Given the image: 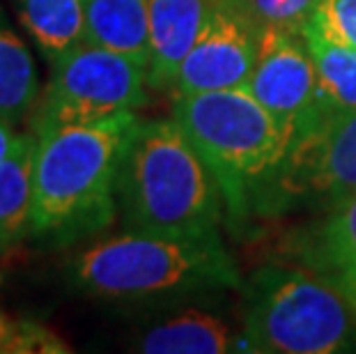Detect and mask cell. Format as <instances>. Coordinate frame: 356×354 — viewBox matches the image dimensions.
<instances>
[{"mask_svg": "<svg viewBox=\"0 0 356 354\" xmlns=\"http://www.w3.org/2000/svg\"><path fill=\"white\" fill-rule=\"evenodd\" d=\"M72 348L60 334L30 318H14L0 308V354H67Z\"/></svg>", "mask_w": 356, "mask_h": 354, "instance_id": "cell-18", "label": "cell"}, {"mask_svg": "<svg viewBox=\"0 0 356 354\" xmlns=\"http://www.w3.org/2000/svg\"><path fill=\"white\" fill-rule=\"evenodd\" d=\"M260 35L262 28L239 0H214L200 35L177 70L172 99L246 88L257 60Z\"/></svg>", "mask_w": 356, "mask_h": 354, "instance_id": "cell-9", "label": "cell"}, {"mask_svg": "<svg viewBox=\"0 0 356 354\" xmlns=\"http://www.w3.org/2000/svg\"><path fill=\"white\" fill-rule=\"evenodd\" d=\"M138 120L131 111L35 134L30 239L37 246L72 248L115 223L120 170Z\"/></svg>", "mask_w": 356, "mask_h": 354, "instance_id": "cell-1", "label": "cell"}, {"mask_svg": "<svg viewBox=\"0 0 356 354\" xmlns=\"http://www.w3.org/2000/svg\"><path fill=\"white\" fill-rule=\"evenodd\" d=\"M241 334L246 352H356V308L308 267H257L241 283Z\"/></svg>", "mask_w": 356, "mask_h": 354, "instance_id": "cell-5", "label": "cell"}, {"mask_svg": "<svg viewBox=\"0 0 356 354\" xmlns=\"http://www.w3.org/2000/svg\"><path fill=\"white\" fill-rule=\"evenodd\" d=\"M329 115L356 111V49L336 40L310 21L304 30Z\"/></svg>", "mask_w": 356, "mask_h": 354, "instance_id": "cell-17", "label": "cell"}, {"mask_svg": "<svg viewBox=\"0 0 356 354\" xmlns=\"http://www.w3.org/2000/svg\"><path fill=\"white\" fill-rule=\"evenodd\" d=\"M356 195V111L331 113L294 136L255 200L253 218L310 216Z\"/></svg>", "mask_w": 356, "mask_h": 354, "instance_id": "cell-6", "label": "cell"}, {"mask_svg": "<svg viewBox=\"0 0 356 354\" xmlns=\"http://www.w3.org/2000/svg\"><path fill=\"white\" fill-rule=\"evenodd\" d=\"M35 147V134L21 131L12 154L0 163V258L30 239Z\"/></svg>", "mask_w": 356, "mask_h": 354, "instance_id": "cell-14", "label": "cell"}, {"mask_svg": "<svg viewBox=\"0 0 356 354\" xmlns=\"http://www.w3.org/2000/svg\"><path fill=\"white\" fill-rule=\"evenodd\" d=\"M86 42L115 51L149 70V3L147 0H86L83 3Z\"/></svg>", "mask_w": 356, "mask_h": 354, "instance_id": "cell-13", "label": "cell"}, {"mask_svg": "<svg viewBox=\"0 0 356 354\" xmlns=\"http://www.w3.org/2000/svg\"><path fill=\"white\" fill-rule=\"evenodd\" d=\"M262 30L304 33L322 0H239Z\"/></svg>", "mask_w": 356, "mask_h": 354, "instance_id": "cell-19", "label": "cell"}, {"mask_svg": "<svg viewBox=\"0 0 356 354\" xmlns=\"http://www.w3.org/2000/svg\"><path fill=\"white\" fill-rule=\"evenodd\" d=\"M246 90L283 124L290 138L329 115L304 33L262 30Z\"/></svg>", "mask_w": 356, "mask_h": 354, "instance_id": "cell-8", "label": "cell"}, {"mask_svg": "<svg viewBox=\"0 0 356 354\" xmlns=\"http://www.w3.org/2000/svg\"><path fill=\"white\" fill-rule=\"evenodd\" d=\"M131 350L145 354H225L246 352L241 322L218 308V295L170 304L131 338Z\"/></svg>", "mask_w": 356, "mask_h": 354, "instance_id": "cell-10", "label": "cell"}, {"mask_svg": "<svg viewBox=\"0 0 356 354\" xmlns=\"http://www.w3.org/2000/svg\"><path fill=\"white\" fill-rule=\"evenodd\" d=\"M19 136H21V131L17 129V122L0 113V163L12 154Z\"/></svg>", "mask_w": 356, "mask_h": 354, "instance_id": "cell-21", "label": "cell"}, {"mask_svg": "<svg viewBox=\"0 0 356 354\" xmlns=\"http://www.w3.org/2000/svg\"><path fill=\"white\" fill-rule=\"evenodd\" d=\"M310 21L356 49V0H322Z\"/></svg>", "mask_w": 356, "mask_h": 354, "instance_id": "cell-20", "label": "cell"}, {"mask_svg": "<svg viewBox=\"0 0 356 354\" xmlns=\"http://www.w3.org/2000/svg\"><path fill=\"white\" fill-rule=\"evenodd\" d=\"M287 258L322 276L356 308V195L297 225L287 237Z\"/></svg>", "mask_w": 356, "mask_h": 354, "instance_id": "cell-11", "label": "cell"}, {"mask_svg": "<svg viewBox=\"0 0 356 354\" xmlns=\"http://www.w3.org/2000/svg\"><path fill=\"white\" fill-rule=\"evenodd\" d=\"M122 230L223 237L225 205L214 172L175 118H140L118 182Z\"/></svg>", "mask_w": 356, "mask_h": 354, "instance_id": "cell-3", "label": "cell"}, {"mask_svg": "<svg viewBox=\"0 0 356 354\" xmlns=\"http://www.w3.org/2000/svg\"><path fill=\"white\" fill-rule=\"evenodd\" d=\"M149 102L147 67L115 51L81 42L49 63V79L30 115V131L90 124L120 113H138Z\"/></svg>", "mask_w": 356, "mask_h": 354, "instance_id": "cell-7", "label": "cell"}, {"mask_svg": "<svg viewBox=\"0 0 356 354\" xmlns=\"http://www.w3.org/2000/svg\"><path fill=\"white\" fill-rule=\"evenodd\" d=\"M40 92L35 58L0 10V113L17 124L30 120Z\"/></svg>", "mask_w": 356, "mask_h": 354, "instance_id": "cell-16", "label": "cell"}, {"mask_svg": "<svg viewBox=\"0 0 356 354\" xmlns=\"http://www.w3.org/2000/svg\"><path fill=\"white\" fill-rule=\"evenodd\" d=\"M149 3V88L170 92L181 60L193 47L214 0H147Z\"/></svg>", "mask_w": 356, "mask_h": 354, "instance_id": "cell-12", "label": "cell"}, {"mask_svg": "<svg viewBox=\"0 0 356 354\" xmlns=\"http://www.w3.org/2000/svg\"><path fill=\"white\" fill-rule=\"evenodd\" d=\"M83 297L118 304H177L241 290L244 278L223 237H165L122 230L95 239L65 262Z\"/></svg>", "mask_w": 356, "mask_h": 354, "instance_id": "cell-2", "label": "cell"}, {"mask_svg": "<svg viewBox=\"0 0 356 354\" xmlns=\"http://www.w3.org/2000/svg\"><path fill=\"white\" fill-rule=\"evenodd\" d=\"M172 118L214 172L228 223L246 228L262 186L290 147V134L246 88L175 97Z\"/></svg>", "mask_w": 356, "mask_h": 354, "instance_id": "cell-4", "label": "cell"}, {"mask_svg": "<svg viewBox=\"0 0 356 354\" xmlns=\"http://www.w3.org/2000/svg\"><path fill=\"white\" fill-rule=\"evenodd\" d=\"M30 40L47 63L86 42L83 3L86 0H10Z\"/></svg>", "mask_w": 356, "mask_h": 354, "instance_id": "cell-15", "label": "cell"}]
</instances>
